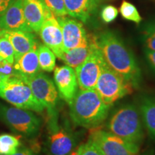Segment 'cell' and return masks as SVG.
<instances>
[{"mask_svg": "<svg viewBox=\"0 0 155 155\" xmlns=\"http://www.w3.org/2000/svg\"><path fill=\"white\" fill-rule=\"evenodd\" d=\"M96 46L106 64L115 72L138 87L141 71L134 55L124 42L112 31L106 30L94 37Z\"/></svg>", "mask_w": 155, "mask_h": 155, "instance_id": "cell-1", "label": "cell"}, {"mask_svg": "<svg viewBox=\"0 0 155 155\" xmlns=\"http://www.w3.org/2000/svg\"><path fill=\"white\" fill-rule=\"evenodd\" d=\"M68 104L72 121L86 128H94L101 124L111 106L102 100L96 89H80Z\"/></svg>", "mask_w": 155, "mask_h": 155, "instance_id": "cell-2", "label": "cell"}, {"mask_svg": "<svg viewBox=\"0 0 155 155\" xmlns=\"http://www.w3.org/2000/svg\"><path fill=\"white\" fill-rule=\"evenodd\" d=\"M107 129L113 134L139 147L144 139L141 114L134 105L119 108L108 120Z\"/></svg>", "mask_w": 155, "mask_h": 155, "instance_id": "cell-3", "label": "cell"}, {"mask_svg": "<svg viewBox=\"0 0 155 155\" xmlns=\"http://www.w3.org/2000/svg\"><path fill=\"white\" fill-rule=\"evenodd\" d=\"M0 98L15 107L42 113L45 108L38 101L28 84L19 76L3 78Z\"/></svg>", "mask_w": 155, "mask_h": 155, "instance_id": "cell-4", "label": "cell"}, {"mask_svg": "<svg viewBox=\"0 0 155 155\" xmlns=\"http://www.w3.org/2000/svg\"><path fill=\"white\" fill-rule=\"evenodd\" d=\"M133 85L105 63L97 81L95 89L102 100L108 105L133 91Z\"/></svg>", "mask_w": 155, "mask_h": 155, "instance_id": "cell-5", "label": "cell"}, {"mask_svg": "<svg viewBox=\"0 0 155 155\" xmlns=\"http://www.w3.org/2000/svg\"><path fill=\"white\" fill-rule=\"evenodd\" d=\"M0 119L12 130L25 137L35 136L40 130L41 122L32 111L0 104Z\"/></svg>", "mask_w": 155, "mask_h": 155, "instance_id": "cell-6", "label": "cell"}, {"mask_svg": "<svg viewBox=\"0 0 155 155\" xmlns=\"http://www.w3.org/2000/svg\"><path fill=\"white\" fill-rule=\"evenodd\" d=\"M17 76L21 78L28 85L38 101L48 110L50 117H56L55 109L58 101V92L53 80L40 72L28 76L19 75L18 73Z\"/></svg>", "mask_w": 155, "mask_h": 155, "instance_id": "cell-7", "label": "cell"}, {"mask_svg": "<svg viewBox=\"0 0 155 155\" xmlns=\"http://www.w3.org/2000/svg\"><path fill=\"white\" fill-rule=\"evenodd\" d=\"M89 139L103 155H138L139 152L138 145L101 129H92Z\"/></svg>", "mask_w": 155, "mask_h": 155, "instance_id": "cell-8", "label": "cell"}, {"mask_svg": "<svg viewBox=\"0 0 155 155\" xmlns=\"http://www.w3.org/2000/svg\"><path fill=\"white\" fill-rule=\"evenodd\" d=\"M104 63L105 61L95 42L90 55L82 64L74 69L78 88L80 89H95Z\"/></svg>", "mask_w": 155, "mask_h": 155, "instance_id": "cell-9", "label": "cell"}, {"mask_svg": "<svg viewBox=\"0 0 155 155\" xmlns=\"http://www.w3.org/2000/svg\"><path fill=\"white\" fill-rule=\"evenodd\" d=\"M75 147L73 136L57 124L55 117L51 118L47 147L49 155H71Z\"/></svg>", "mask_w": 155, "mask_h": 155, "instance_id": "cell-10", "label": "cell"}, {"mask_svg": "<svg viewBox=\"0 0 155 155\" xmlns=\"http://www.w3.org/2000/svg\"><path fill=\"white\" fill-rule=\"evenodd\" d=\"M63 33L64 52L87 45L90 42L84 27L78 21L69 17H57Z\"/></svg>", "mask_w": 155, "mask_h": 155, "instance_id": "cell-11", "label": "cell"}, {"mask_svg": "<svg viewBox=\"0 0 155 155\" xmlns=\"http://www.w3.org/2000/svg\"><path fill=\"white\" fill-rule=\"evenodd\" d=\"M54 83L61 98L69 104L78 88L75 70L67 65L55 68Z\"/></svg>", "mask_w": 155, "mask_h": 155, "instance_id": "cell-12", "label": "cell"}, {"mask_svg": "<svg viewBox=\"0 0 155 155\" xmlns=\"http://www.w3.org/2000/svg\"><path fill=\"white\" fill-rule=\"evenodd\" d=\"M39 33L44 45L53 52L56 57L61 59L64 53L63 39L61 25L57 18L53 16L46 19Z\"/></svg>", "mask_w": 155, "mask_h": 155, "instance_id": "cell-13", "label": "cell"}, {"mask_svg": "<svg viewBox=\"0 0 155 155\" xmlns=\"http://www.w3.org/2000/svg\"><path fill=\"white\" fill-rule=\"evenodd\" d=\"M23 12L27 24L35 32H39L45 21L54 16L43 0H24Z\"/></svg>", "mask_w": 155, "mask_h": 155, "instance_id": "cell-14", "label": "cell"}, {"mask_svg": "<svg viewBox=\"0 0 155 155\" xmlns=\"http://www.w3.org/2000/svg\"><path fill=\"white\" fill-rule=\"evenodd\" d=\"M23 1L24 0H17L0 17V30L32 32L25 21L23 12Z\"/></svg>", "mask_w": 155, "mask_h": 155, "instance_id": "cell-15", "label": "cell"}, {"mask_svg": "<svg viewBox=\"0 0 155 155\" xmlns=\"http://www.w3.org/2000/svg\"><path fill=\"white\" fill-rule=\"evenodd\" d=\"M0 37L7 38L15 50V61L23 54L38 47L36 38L31 32L0 30Z\"/></svg>", "mask_w": 155, "mask_h": 155, "instance_id": "cell-16", "label": "cell"}, {"mask_svg": "<svg viewBox=\"0 0 155 155\" xmlns=\"http://www.w3.org/2000/svg\"><path fill=\"white\" fill-rule=\"evenodd\" d=\"M68 15L86 23L95 14L100 0H63Z\"/></svg>", "mask_w": 155, "mask_h": 155, "instance_id": "cell-17", "label": "cell"}, {"mask_svg": "<svg viewBox=\"0 0 155 155\" xmlns=\"http://www.w3.org/2000/svg\"><path fill=\"white\" fill-rule=\"evenodd\" d=\"M14 68L19 75L25 76L32 75L40 72L38 61V47L23 54L19 58L15 60Z\"/></svg>", "mask_w": 155, "mask_h": 155, "instance_id": "cell-18", "label": "cell"}, {"mask_svg": "<svg viewBox=\"0 0 155 155\" xmlns=\"http://www.w3.org/2000/svg\"><path fill=\"white\" fill-rule=\"evenodd\" d=\"M95 44L94 37L90 38V42L87 45L81 46L68 51L64 52L62 55L61 60L68 66L76 68L78 66L82 64L85 60L90 55Z\"/></svg>", "mask_w": 155, "mask_h": 155, "instance_id": "cell-19", "label": "cell"}, {"mask_svg": "<svg viewBox=\"0 0 155 155\" xmlns=\"http://www.w3.org/2000/svg\"><path fill=\"white\" fill-rule=\"evenodd\" d=\"M141 116L150 137L155 139V98L145 97L140 105Z\"/></svg>", "mask_w": 155, "mask_h": 155, "instance_id": "cell-20", "label": "cell"}, {"mask_svg": "<svg viewBox=\"0 0 155 155\" xmlns=\"http://www.w3.org/2000/svg\"><path fill=\"white\" fill-rule=\"evenodd\" d=\"M38 61L40 70L46 72H52L55 68L56 56L45 45L38 46Z\"/></svg>", "mask_w": 155, "mask_h": 155, "instance_id": "cell-21", "label": "cell"}, {"mask_svg": "<svg viewBox=\"0 0 155 155\" xmlns=\"http://www.w3.org/2000/svg\"><path fill=\"white\" fill-rule=\"evenodd\" d=\"M20 141L15 136L3 134L0 135V155H10L20 147Z\"/></svg>", "mask_w": 155, "mask_h": 155, "instance_id": "cell-22", "label": "cell"}, {"mask_svg": "<svg viewBox=\"0 0 155 155\" xmlns=\"http://www.w3.org/2000/svg\"><path fill=\"white\" fill-rule=\"evenodd\" d=\"M119 12L121 17L127 20L134 22L137 24L140 23L142 20V18L135 6L125 0L122 2L121 6H120Z\"/></svg>", "mask_w": 155, "mask_h": 155, "instance_id": "cell-23", "label": "cell"}, {"mask_svg": "<svg viewBox=\"0 0 155 155\" xmlns=\"http://www.w3.org/2000/svg\"><path fill=\"white\" fill-rule=\"evenodd\" d=\"M141 39L147 50L155 51V19L145 25L141 33Z\"/></svg>", "mask_w": 155, "mask_h": 155, "instance_id": "cell-24", "label": "cell"}, {"mask_svg": "<svg viewBox=\"0 0 155 155\" xmlns=\"http://www.w3.org/2000/svg\"><path fill=\"white\" fill-rule=\"evenodd\" d=\"M0 58L11 64L15 63V50L7 38L0 37Z\"/></svg>", "mask_w": 155, "mask_h": 155, "instance_id": "cell-25", "label": "cell"}, {"mask_svg": "<svg viewBox=\"0 0 155 155\" xmlns=\"http://www.w3.org/2000/svg\"><path fill=\"white\" fill-rule=\"evenodd\" d=\"M43 2L55 17H61L68 15L63 0H43Z\"/></svg>", "mask_w": 155, "mask_h": 155, "instance_id": "cell-26", "label": "cell"}, {"mask_svg": "<svg viewBox=\"0 0 155 155\" xmlns=\"http://www.w3.org/2000/svg\"><path fill=\"white\" fill-rule=\"evenodd\" d=\"M71 155H103L98 147L90 139L80 145L77 148L76 151H73Z\"/></svg>", "mask_w": 155, "mask_h": 155, "instance_id": "cell-27", "label": "cell"}, {"mask_svg": "<svg viewBox=\"0 0 155 155\" xmlns=\"http://www.w3.org/2000/svg\"><path fill=\"white\" fill-rule=\"evenodd\" d=\"M119 11L113 5H106L101 12V17L105 23H111L117 18Z\"/></svg>", "mask_w": 155, "mask_h": 155, "instance_id": "cell-28", "label": "cell"}, {"mask_svg": "<svg viewBox=\"0 0 155 155\" xmlns=\"http://www.w3.org/2000/svg\"><path fill=\"white\" fill-rule=\"evenodd\" d=\"M18 73L14 68V64H11L7 61L0 58V75L2 78H10L17 76Z\"/></svg>", "mask_w": 155, "mask_h": 155, "instance_id": "cell-29", "label": "cell"}, {"mask_svg": "<svg viewBox=\"0 0 155 155\" xmlns=\"http://www.w3.org/2000/svg\"><path fill=\"white\" fill-rule=\"evenodd\" d=\"M146 60L153 71H155V51L145 50L144 51Z\"/></svg>", "mask_w": 155, "mask_h": 155, "instance_id": "cell-30", "label": "cell"}, {"mask_svg": "<svg viewBox=\"0 0 155 155\" xmlns=\"http://www.w3.org/2000/svg\"><path fill=\"white\" fill-rule=\"evenodd\" d=\"M17 0H0V17Z\"/></svg>", "mask_w": 155, "mask_h": 155, "instance_id": "cell-31", "label": "cell"}, {"mask_svg": "<svg viewBox=\"0 0 155 155\" xmlns=\"http://www.w3.org/2000/svg\"><path fill=\"white\" fill-rule=\"evenodd\" d=\"M10 155H35L34 153L32 152L30 150L25 147H22V148H19L17 152H15L13 154Z\"/></svg>", "mask_w": 155, "mask_h": 155, "instance_id": "cell-32", "label": "cell"}, {"mask_svg": "<svg viewBox=\"0 0 155 155\" xmlns=\"http://www.w3.org/2000/svg\"><path fill=\"white\" fill-rule=\"evenodd\" d=\"M141 155H154V154H153L152 153H151V152H147V153H144V154H142Z\"/></svg>", "mask_w": 155, "mask_h": 155, "instance_id": "cell-33", "label": "cell"}, {"mask_svg": "<svg viewBox=\"0 0 155 155\" xmlns=\"http://www.w3.org/2000/svg\"><path fill=\"white\" fill-rule=\"evenodd\" d=\"M2 79H3V78L2 77V75H0V84H1L2 81Z\"/></svg>", "mask_w": 155, "mask_h": 155, "instance_id": "cell-34", "label": "cell"}, {"mask_svg": "<svg viewBox=\"0 0 155 155\" xmlns=\"http://www.w3.org/2000/svg\"><path fill=\"white\" fill-rule=\"evenodd\" d=\"M100 1H101V0H100Z\"/></svg>", "mask_w": 155, "mask_h": 155, "instance_id": "cell-35", "label": "cell"}]
</instances>
